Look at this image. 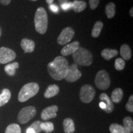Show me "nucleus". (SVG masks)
<instances>
[{
  "instance_id": "nucleus-1",
  "label": "nucleus",
  "mask_w": 133,
  "mask_h": 133,
  "mask_svg": "<svg viewBox=\"0 0 133 133\" xmlns=\"http://www.w3.org/2000/svg\"><path fill=\"white\" fill-rule=\"evenodd\" d=\"M69 66V63L65 58L57 56L48 65V71L53 79L60 81L65 78Z\"/></svg>"
},
{
  "instance_id": "nucleus-2",
  "label": "nucleus",
  "mask_w": 133,
  "mask_h": 133,
  "mask_svg": "<svg viewBox=\"0 0 133 133\" xmlns=\"http://www.w3.org/2000/svg\"><path fill=\"white\" fill-rule=\"evenodd\" d=\"M35 26L38 33L44 34L48 29V14L44 8L40 7L36 10L35 15Z\"/></svg>"
},
{
  "instance_id": "nucleus-3",
  "label": "nucleus",
  "mask_w": 133,
  "mask_h": 133,
  "mask_svg": "<svg viewBox=\"0 0 133 133\" xmlns=\"http://www.w3.org/2000/svg\"><path fill=\"white\" fill-rule=\"evenodd\" d=\"M76 64L82 66H89L92 62V55L85 48L79 47L72 54Z\"/></svg>"
},
{
  "instance_id": "nucleus-4",
  "label": "nucleus",
  "mask_w": 133,
  "mask_h": 133,
  "mask_svg": "<svg viewBox=\"0 0 133 133\" xmlns=\"http://www.w3.org/2000/svg\"><path fill=\"white\" fill-rule=\"evenodd\" d=\"M39 85L36 83H29L21 88L18 95L19 102H24L37 94L39 91Z\"/></svg>"
},
{
  "instance_id": "nucleus-5",
  "label": "nucleus",
  "mask_w": 133,
  "mask_h": 133,
  "mask_svg": "<svg viewBox=\"0 0 133 133\" xmlns=\"http://www.w3.org/2000/svg\"><path fill=\"white\" fill-rule=\"evenodd\" d=\"M95 84L97 88L101 90H106L110 85V78L108 73L102 70L98 71L95 78Z\"/></svg>"
},
{
  "instance_id": "nucleus-6",
  "label": "nucleus",
  "mask_w": 133,
  "mask_h": 133,
  "mask_svg": "<svg viewBox=\"0 0 133 133\" xmlns=\"http://www.w3.org/2000/svg\"><path fill=\"white\" fill-rule=\"evenodd\" d=\"M36 109L33 106H28L23 108L20 111L17 116L18 121L20 123L25 124L36 115Z\"/></svg>"
},
{
  "instance_id": "nucleus-7",
  "label": "nucleus",
  "mask_w": 133,
  "mask_h": 133,
  "mask_svg": "<svg viewBox=\"0 0 133 133\" xmlns=\"http://www.w3.org/2000/svg\"><path fill=\"white\" fill-rule=\"evenodd\" d=\"M96 95L94 88L89 84L83 86L80 89L79 97L81 101L85 104H89L94 99Z\"/></svg>"
},
{
  "instance_id": "nucleus-8",
  "label": "nucleus",
  "mask_w": 133,
  "mask_h": 133,
  "mask_svg": "<svg viewBox=\"0 0 133 133\" xmlns=\"http://www.w3.org/2000/svg\"><path fill=\"white\" fill-rule=\"evenodd\" d=\"M16 54L14 51L8 48H0V64H5L14 61Z\"/></svg>"
},
{
  "instance_id": "nucleus-9",
  "label": "nucleus",
  "mask_w": 133,
  "mask_h": 133,
  "mask_svg": "<svg viewBox=\"0 0 133 133\" xmlns=\"http://www.w3.org/2000/svg\"><path fill=\"white\" fill-rule=\"evenodd\" d=\"M81 76V71L78 69L77 64L75 63L69 66V69L64 79L68 82L73 83L80 78Z\"/></svg>"
},
{
  "instance_id": "nucleus-10",
  "label": "nucleus",
  "mask_w": 133,
  "mask_h": 133,
  "mask_svg": "<svg viewBox=\"0 0 133 133\" xmlns=\"http://www.w3.org/2000/svg\"><path fill=\"white\" fill-rule=\"evenodd\" d=\"M75 35L74 29L71 27H66L63 30L57 38V43L60 45H65L69 43Z\"/></svg>"
},
{
  "instance_id": "nucleus-11",
  "label": "nucleus",
  "mask_w": 133,
  "mask_h": 133,
  "mask_svg": "<svg viewBox=\"0 0 133 133\" xmlns=\"http://www.w3.org/2000/svg\"><path fill=\"white\" fill-rule=\"evenodd\" d=\"M58 111V107L57 105H51L46 107L42 111L41 114V118L43 120L54 118L57 116V112Z\"/></svg>"
},
{
  "instance_id": "nucleus-12",
  "label": "nucleus",
  "mask_w": 133,
  "mask_h": 133,
  "mask_svg": "<svg viewBox=\"0 0 133 133\" xmlns=\"http://www.w3.org/2000/svg\"><path fill=\"white\" fill-rule=\"evenodd\" d=\"M79 47V41H74V42L66 44L63 49L61 50V54L63 56H67L70 54H73Z\"/></svg>"
},
{
  "instance_id": "nucleus-13",
  "label": "nucleus",
  "mask_w": 133,
  "mask_h": 133,
  "mask_svg": "<svg viewBox=\"0 0 133 133\" xmlns=\"http://www.w3.org/2000/svg\"><path fill=\"white\" fill-rule=\"evenodd\" d=\"M99 99L101 101L105 103L106 105L105 109L104 110V111L106 113L110 114V113H112L114 110V104L109 96L107 94H105V93H102L99 96Z\"/></svg>"
},
{
  "instance_id": "nucleus-14",
  "label": "nucleus",
  "mask_w": 133,
  "mask_h": 133,
  "mask_svg": "<svg viewBox=\"0 0 133 133\" xmlns=\"http://www.w3.org/2000/svg\"><path fill=\"white\" fill-rule=\"evenodd\" d=\"M21 48L25 51V52L30 53L34 51L35 48V44L34 41L27 38H24L21 43Z\"/></svg>"
},
{
  "instance_id": "nucleus-15",
  "label": "nucleus",
  "mask_w": 133,
  "mask_h": 133,
  "mask_svg": "<svg viewBox=\"0 0 133 133\" xmlns=\"http://www.w3.org/2000/svg\"><path fill=\"white\" fill-rule=\"evenodd\" d=\"M59 92V88L56 84H52L48 86L44 93V97L47 99L57 96Z\"/></svg>"
},
{
  "instance_id": "nucleus-16",
  "label": "nucleus",
  "mask_w": 133,
  "mask_h": 133,
  "mask_svg": "<svg viewBox=\"0 0 133 133\" xmlns=\"http://www.w3.org/2000/svg\"><path fill=\"white\" fill-rule=\"evenodd\" d=\"M63 126L65 133H74L75 131V127L74 121L70 118L64 119L63 122Z\"/></svg>"
},
{
  "instance_id": "nucleus-17",
  "label": "nucleus",
  "mask_w": 133,
  "mask_h": 133,
  "mask_svg": "<svg viewBox=\"0 0 133 133\" xmlns=\"http://www.w3.org/2000/svg\"><path fill=\"white\" fill-rule=\"evenodd\" d=\"M120 54L123 60L128 61L130 59L132 56L130 47L128 44H123L120 48Z\"/></svg>"
},
{
  "instance_id": "nucleus-18",
  "label": "nucleus",
  "mask_w": 133,
  "mask_h": 133,
  "mask_svg": "<svg viewBox=\"0 0 133 133\" xmlns=\"http://www.w3.org/2000/svg\"><path fill=\"white\" fill-rule=\"evenodd\" d=\"M123 96V91L121 88H116L113 91L111 96V100L114 103H119L122 100Z\"/></svg>"
},
{
  "instance_id": "nucleus-19",
  "label": "nucleus",
  "mask_w": 133,
  "mask_h": 133,
  "mask_svg": "<svg viewBox=\"0 0 133 133\" xmlns=\"http://www.w3.org/2000/svg\"><path fill=\"white\" fill-rule=\"evenodd\" d=\"M11 97V93L8 89H4L0 94V107L4 105L9 102Z\"/></svg>"
},
{
  "instance_id": "nucleus-20",
  "label": "nucleus",
  "mask_w": 133,
  "mask_h": 133,
  "mask_svg": "<svg viewBox=\"0 0 133 133\" xmlns=\"http://www.w3.org/2000/svg\"><path fill=\"white\" fill-rule=\"evenodd\" d=\"M19 67V63L15 62L11 64H9L6 65L4 67L5 72L9 76H14L16 74V70Z\"/></svg>"
},
{
  "instance_id": "nucleus-21",
  "label": "nucleus",
  "mask_w": 133,
  "mask_h": 133,
  "mask_svg": "<svg viewBox=\"0 0 133 133\" xmlns=\"http://www.w3.org/2000/svg\"><path fill=\"white\" fill-rule=\"evenodd\" d=\"M109 130L111 133H131L124 126L116 123L111 124L109 127Z\"/></svg>"
},
{
  "instance_id": "nucleus-22",
  "label": "nucleus",
  "mask_w": 133,
  "mask_h": 133,
  "mask_svg": "<svg viewBox=\"0 0 133 133\" xmlns=\"http://www.w3.org/2000/svg\"><path fill=\"white\" fill-rule=\"evenodd\" d=\"M86 8V3L84 1L75 0L72 3V9L76 12H80Z\"/></svg>"
},
{
  "instance_id": "nucleus-23",
  "label": "nucleus",
  "mask_w": 133,
  "mask_h": 133,
  "mask_svg": "<svg viewBox=\"0 0 133 133\" xmlns=\"http://www.w3.org/2000/svg\"><path fill=\"white\" fill-rule=\"evenodd\" d=\"M101 55L105 60H110L118 55V51L116 49H105L101 52Z\"/></svg>"
},
{
  "instance_id": "nucleus-24",
  "label": "nucleus",
  "mask_w": 133,
  "mask_h": 133,
  "mask_svg": "<svg viewBox=\"0 0 133 133\" xmlns=\"http://www.w3.org/2000/svg\"><path fill=\"white\" fill-rule=\"evenodd\" d=\"M103 28V23L101 21L96 22L94 24L91 32V35L93 38H97L100 35Z\"/></svg>"
},
{
  "instance_id": "nucleus-25",
  "label": "nucleus",
  "mask_w": 133,
  "mask_h": 133,
  "mask_svg": "<svg viewBox=\"0 0 133 133\" xmlns=\"http://www.w3.org/2000/svg\"><path fill=\"white\" fill-rule=\"evenodd\" d=\"M105 14L109 19H112L115 15V4L114 3H109L105 6Z\"/></svg>"
},
{
  "instance_id": "nucleus-26",
  "label": "nucleus",
  "mask_w": 133,
  "mask_h": 133,
  "mask_svg": "<svg viewBox=\"0 0 133 133\" xmlns=\"http://www.w3.org/2000/svg\"><path fill=\"white\" fill-rule=\"evenodd\" d=\"M40 126L41 130L44 131L46 133H50L54 131V124L52 122H41Z\"/></svg>"
},
{
  "instance_id": "nucleus-27",
  "label": "nucleus",
  "mask_w": 133,
  "mask_h": 133,
  "mask_svg": "<svg viewBox=\"0 0 133 133\" xmlns=\"http://www.w3.org/2000/svg\"><path fill=\"white\" fill-rule=\"evenodd\" d=\"M5 133H21V128L17 124H11L6 128Z\"/></svg>"
},
{
  "instance_id": "nucleus-28",
  "label": "nucleus",
  "mask_w": 133,
  "mask_h": 133,
  "mask_svg": "<svg viewBox=\"0 0 133 133\" xmlns=\"http://www.w3.org/2000/svg\"><path fill=\"white\" fill-rule=\"evenodd\" d=\"M123 126L131 132L133 131V121L129 116H126L123 119Z\"/></svg>"
},
{
  "instance_id": "nucleus-29",
  "label": "nucleus",
  "mask_w": 133,
  "mask_h": 133,
  "mask_svg": "<svg viewBox=\"0 0 133 133\" xmlns=\"http://www.w3.org/2000/svg\"><path fill=\"white\" fill-rule=\"evenodd\" d=\"M125 66V62L121 58H118L115 62V68L117 70H122Z\"/></svg>"
},
{
  "instance_id": "nucleus-30",
  "label": "nucleus",
  "mask_w": 133,
  "mask_h": 133,
  "mask_svg": "<svg viewBox=\"0 0 133 133\" xmlns=\"http://www.w3.org/2000/svg\"><path fill=\"white\" fill-rule=\"evenodd\" d=\"M40 121H35L31 124L30 127L31 128H32L36 133H39L42 131L40 126Z\"/></svg>"
},
{
  "instance_id": "nucleus-31",
  "label": "nucleus",
  "mask_w": 133,
  "mask_h": 133,
  "mask_svg": "<svg viewBox=\"0 0 133 133\" xmlns=\"http://www.w3.org/2000/svg\"><path fill=\"white\" fill-rule=\"evenodd\" d=\"M126 109L129 112H133V96L131 95L129 98L128 102L126 105Z\"/></svg>"
},
{
  "instance_id": "nucleus-32",
  "label": "nucleus",
  "mask_w": 133,
  "mask_h": 133,
  "mask_svg": "<svg viewBox=\"0 0 133 133\" xmlns=\"http://www.w3.org/2000/svg\"><path fill=\"white\" fill-rule=\"evenodd\" d=\"M99 1L100 0H89V6L91 9L92 10L96 9L99 4Z\"/></svg>"
},
{
  "instance_id": "nucleus-33",
  "label": "nucleus",
  "mask_w": 133,
  "mask_h": 133,
  "mask_svg": "<svg viewBox=\"0 0 133 133\" xmlns=\"http://www.w3.org/2000/svg\"><path fill=\"white\" fill-rule=\"evenodd\" d=\"M61 5V8L64 11H68V10L72 9V3L71 2H66Z\"/></svg>"
},
{
  "instance_id": "nucleus-34",
  "label": "nucleus",
  "mask_w": 133,
  "mask_h": 133,
  "mask_svg": "<svg viewBox=\"0 0 133 133\" xmlns=\"http://www.w3.org/2000/svg\"><path fill=\"white\" fill-rule=\"evenodd\" d=\"M49 9L51 11H52L54 13H57L59 12V8L57 5L54 4H49Z\"/></svg>"
},
{
  "instance_id": "nucleus-35",
  "label": "nucleus",
  "mask_w": 133,
  "mask_h": 133,
  "mask_svg": "<svg viewBox=\"0 0 133 133\" xmlns=\"http://www.w3.org/2000/svg\"><path fill=\"white\" fill-rule=\"evenodd\" d=\"M11 0H0V4L3 5H8L10 4Z\"/></svg>"
},
{
  "instance_id": "nucleus-36",
  "label": "nucleus",
  "mask_w": 133,
  "mask_h": 133,
  "mask_svg": "<svg viewBox=\"0 0 133 133\" xmlns=\"http://www.w3.org/2000/svg\"><path fill=\"white\" fill-rule=\"evenodd\" d=\"M99 106H100V107H101V109H103V110H105V108H106L105 104V103L103 102H101L99 103Z\"/></svg>"
},
{
  "instance_id": "nucleus-37",
  "label": "nucleus",
  "mask_w": 133,
  "mask_h": 133,
  "mask_svg": "<svg viewBox=\"0 0 133 133\" xmlns=\"http://www.w3.org/2000/svg\"><path fill=\"white\" fill-rule=\"evenodd\" d=\"M26 133H36V132H35V131L33 130L32 128H31L30 127H29V128L26 129Z\"/></svg>"
},
{
  "instance_id": "nucleus-38",
  "label": "nucleus",
  "mask_w": 133,
  "mask_h": 133,
  "mask_svg": "<svg viewBox=\"0 0 133 133\" xmlns=\"http://www.w3.org/2000/svg\"><path fill=\"white\" fill-rule=\"evenodd\" d=\"M58 1H59V3H60V4H62L64 3L68 2V0H58Z\"/></svg>"
},
{
  "instance_id": "nucleus-39",
  "label": "nucleus",
  "mask_w": 133,
  "mask_h": 133,
  "mask_svg": "<svg viewBox=\"0 0 133 133\" xmlns=\"http://www.w3.org/2000/svg\"><path fill=\"white\" fill-rule=\"evenodd\" d=\"M46 3H48L49 4H52L54 0H46Z\"/></svg>"
},
{
  "instance_id": "nucleus-40",
  "label": "nucleus",
  "mask_w": 133,
  "mask_h": 133,
  "mask_svg": "<svg viewBox=\"0 0 133 133\" xmlns=\"http://www.w3.org/2000/svg\"><path fill=\"white\" fill-rule=\"evenodd\" d=\"M130 16L131 17H133V8H131L130 9Z\"/></svg>"
},
{
  "instance_id": "nucleus-41",
  "label": "nucleus",
  "mask_w": 133,
  "mask_h": 133,
  "mask_svg": "<svg viewBox=\"0 0 133 133\" xmlns=\"http://www.w3.org/2000/svg\"><path fill=\"white\" fill-rule=\"evenodd\" d=\"M1 33H2V31H1V27H0V37H1Z\"/></svg>"
},
{
  "instance_id": "nucleus-42",
  "label": "nucleus",
  "mask_w": 133,
  "mask_h": 133,
  "mask_svg": "<svg viewBox=\"0 0 133 133\" xmlns=\"http://www.w3.org/2000/svg\"><path fill=\"white\" fill-rule=\"evenodd\" d=\"M31 1H37V0H31Z\"/></svg>"
}]
</instances>
